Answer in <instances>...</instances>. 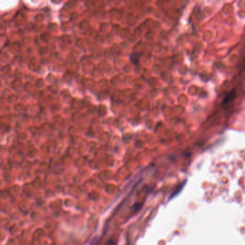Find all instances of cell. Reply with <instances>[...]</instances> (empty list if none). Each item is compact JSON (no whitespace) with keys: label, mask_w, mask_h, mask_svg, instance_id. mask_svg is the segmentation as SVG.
<instances>
[{"label":"cell","mask_w":245,"mask_h":245,"mask_svg":"<svg viewBox=\"0 0 245 245\" xmlns=\"http://www.w3.org/2000/svg\"><path fill=\"white\" fill-rule=\"evenodd\" d=\"M235 97V92L234 91H231V92L229 93L228 96H226V97L225 99L224 100L223 102V104H229L231 101L233 100V98Z\"/></svg>","instance_id":"obj_1"}]
</instances>
